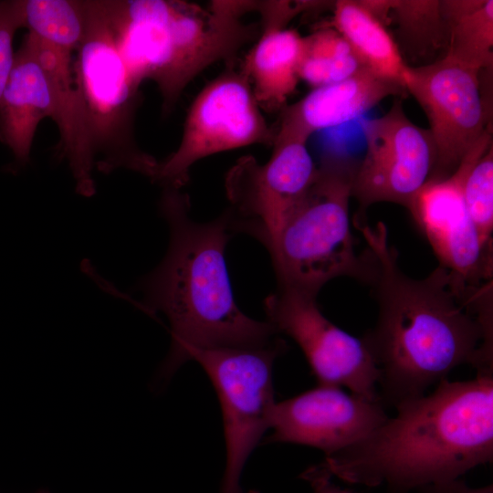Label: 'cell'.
<instances>
[{
  "instance_id": "cell-1",
  "label": "cell",
  "mask_w": 493,
  "mask_h": 493,
  "mask_svg": "<svg viewBox=\"0 0 493 493\" xmlns=\"http://www.w3.org/2000/svg\"><path fill=\"white\" fill-rule=\"evenodd\" d=\"M353 225L374 262L370 285L378 317L362 340L378 369L382 404L395 407L424 395L463 364L493 373L492 281L472 286L442 266L411 278L383 223Z\"/></svg>"
},
{
  "instance_id": "cell-2",
  "label": "cell",
  "mask_w": 493,
  "mask_h": 493,
  "mask_svg": "<svg viewBox=\"0 0 493 493\" xmlns=\"http://www.w3.org/2000/svg\"><path fill=\"white\" fill-rule=\"evenodd\" d=\"M368 435L320 463L332 477L408 493L493 459V373L439 382Z\"/></svg>"
},
{
  "instance_id": "cell-3",
  "label": "cell",
  "mask_w": 493,
  "mask_h": 493,
  "mask_svg": "<svg viewBox=\"0 0 493 493\" xmlns=\"http://www.w3.org/2000/svg\"><path fill=\"white\" fill-rule=\"evenodd\" d=\"M159 208L170 228L169 247L138 287L144 293L142 309L163 312L171 326L172 345L161 375H173L193 348L271 343L278 334L273 326L246 316L234 299L225 257L233 232L228 210L211 222L197 223L190 217L188 196L169 187Z\"/></svg>"
},
{
  "instance_id": "cell-4",
  "label": "cell",
  "mask_w": 493,
  "mask_h": 493,
  "mask_svg": "<svg viewBox=\"0 0 493 493\" xmlns=\"http://www.w3.org/2000/svg\"><path fill=\"white\" fill-rule=\"evenodd\" d=\"M256 5L215 1L204 9L181 1L126 0L116 22L118 48L137 82L157 84L166 115L198 73L258 35L255 24L241 18Z\"/></svg>"
},
{
  "instance_id": "cell-5",
  "label": "cell",
  "mask_w": 493,
  "mask_h": 493,
  "mask_svg": "<svg viewBox=\"0 0 493 493\" xmlns=\"http://www.w3.org/2000/svg\"><path fill=\"white\" fill-rule=\"evenodd\" d=\"M356 166L327 159L316 180L268 247L279 287L317 297L339 277L366 284L373 277L371 251L358 255L349 214Z\"/></svg>"
},
{
  "instance_id": "cell-6",
  "label": "cell",
  "mask_w": 493,
  "mask_h": 493,
  "mask_svg": "<svg viewBox=\"0 0 493 493\" xmlns=\"http://www.w3.org/2000/svg\"><path fill=\"white\" fill-rule=\"evenodd\" d=\"M83 28L73 69L95 158L103 173L128 169L153 181L157 162L137 145L139 87L115 42L105 0H82Z\"/></svg>"
},
{
  "instance_id": "cell-7",
  "label": "cell",
  "mask_w": 493,
  "mask_h": 493,
  "mask_svg": "<svg viewBox=\"0 0 493 493\" xmlns=\"http://www.w3.org/2000/svg\"><path fill=\"white\" fill-rule=\"evenodd\" d=\"M281 339L258 348L196 349L186 351L205 370L218 396L223 417L226 464L220 493H244V467L265 432L274 399L273 365L287 350Z\"/></svg>"
},
{
  "instance_id": "cell-8",
  "label": "cell",
  "mask_w": 493,
  "mask_h": 493,
  "mask_svg": "<svg viewBox=\"0 0 493 493\" xmlns=\"http://www.w3.org/2000/svg\"><path fill=\"white\" fill-rule=\"evenodd\" d=\"M24 8L25 26L36 40L55 99L59 157L68 163L76 191L92 196L95 158L73 69L83 28L82 0H25Z\"/></svg>"
},
{
  "instance_id": "cell-9",
  "label": "cell",
  "mask_w": 493,
  "mask_h": 493,
  "mask_svg": "<svg viewBox=\"0 0 493 493\" xmlns=\"http://www.w3.org/2000/svg\"><path fill=\"white\" fill-rule=\"evenodd\" d=\"M269 128L244 71L233 70L209 82L194 100L178 148L159 162L153 182L179 189L194 163L214 153L255 143L272 145Z\"/></svg>"
},
{
  "instance_id": "cell-10",
  "label": "cell",
  "mask_w": 493,
  "mask_h": 493,
  "mask_svg": "<svg viewBox=\"0 0 493 493\" xmlns=\"http://www.w3.org/2000/svg\"><path fill=\"white\" fill-rule=\"evenodd\" d=\"M318 173L307 141L293 136H276L264 165L253 158L238 161L226 184L232 230L252 235L268 249Z\"/></svg>"
},
{
  "instance_id": "cell-11",
  "label": "cell",
  "mask_w": 493,
  "mask_h": 493,
  "mask_svg": "<svg viewBox=\"0 0 493 493\" xmlns=\"http://www.w3.org/2000/svg\"><path fill=\"white\" fill-rule=\"evenodd\" d=\"M479 75L446 55L430 64L407 67L405 90L425 111L435 149L429 179L452 174L489 128V109L481 93Z\"/></svg>"
},
{
  "instance_id": "cell-12",
  "label": "cell",
  "mask_w": 493,
  "mask_h": 493,
  "mask_svg": "<svg viewBox=\"0 0 493 493\" xmlns=\"http://www.w3.org/2000/svg\"><path fill=\"white\" fill-rule=\"evenodd\" d=\"M264 308L278 333L289 336L303 351L318 383L347 388L380 401L378 369L362 338L337 327L320 311L316 297L279 287Z\"/></svg>"
},
{
  "instance_id": "cell-13",
  "label": "cell",
  "mask_w": 493,
  "mask_h": 493,
  "mask_svg": "<svg viewBox=\"0 0 493 493\" xmlns=\"http://www.w3.org/2000/svg\"><path fill=\"white\" fill-rule=\"evenodd\" d=\"M362 130L366 152L355 168L351 196L362 213L382 202L408 209L435 165V149L429 130L408 119L400 100L383 116L366 121Z\"/></svg>"
},
{
  "instance_id": "cell-14",
  "label": "cell",
  "mask_w": 493,
  "mask_h": 493,
  "mask_svg": "<svg viewBox=\"0 0 493 493\" xmlns=\"http://www.w3.org/2000/svg\"><path fill=\"white\" fill-rule=\"evenodd\" d=\"M488 129L466 153L452 174L429 179L407 209L439 260V266L472 286L492 281L493 254L483 246L464 200L465 179L492 145Z\"/></svg>"
},
{
  "instance_id": "cell-15",
  "label": "cell",
  "mask_w": 493,
  "mask_h": 493,
  "mask_svg": "<svg viewBox=\"0 0 493 493\" xmlns=\"http://www.w3.org/2000/svg\"><path fill=\"white\" fill-rule=\"evenodd\" d=\"M389 415L381 401L343 388L318 383L310 390L275 403L267 443H290L318 448L326 456L362 440Z\"/></svg>"
},
{
  "instance_id": "cell-16",
  "label": "cell",
  "mask_w": 493,
  "mask_h": 493,
  "mask_svg": "<svg viewBox=\"0 0 493 493\" xmlns=\"http://www.w3.org/2000/svg\"><path fill=\"white\" fill-rule=\"evenodd\" d=\"M405 93L399 83L362 68L349 78L315 88L300 100L285 106L276 135L308 141L315 131L348 122L385 98Z\"/></svg>"
},
{
  "instance_id": "cell-17",
  "label": "cell",
  "mask_w": 493,
  "mask_h": 493,
  "mask_svg": "<svg viewBox=\"0 0 493 493\" xmlns=\"http://www.w3.org/2000/svg\"><path fill=\"white\" fill-rule=\"evenodd\" d=\"M55 99L40 63L34 37L27 32L15 53L14 65L0 100V140L19 164L28 162L38 123L54 120Z\"/></svg>"
},
{
  "instance_id": "cell-18",
  "label": "cell",
  "mask_w": 493,
  "mask_h": 493,
  "mask_svg": "<svg viewBox=\"0 0 493 493\" xmlns=\"http://www.w3.org/2000/svg\"><path fill=\"white\" fill-rule=\"evenodd\" d=\"M263 13L261 37L246 58L244 73L254 84L257 102L267 109L285 107L296 89L304 37L283 28L285 23L267 11Z\"/></svg>"
},
{
  "instance_id": "cell-19",
  "label": "cell",
  "mask_w": 493,
  "mask_h": 493,
  "mask_svg": "<svg viewBox=\"0 0 493 493\" xmlns=\"http://www.w3.org/2000/svg\"><path fill=\"white\" fill-rule=\"evenodd\" d=\"M333 5L332 26L347 41L361 64L404 88V79L409 65L386 26L361 0H339Z\"/></svg>"
},
{
  "instance_id": "cell-20",
  "label": "cell",
  "mask_w": 493,
  "mask_h": 493,
  "mask_svg": "<svg viewBox=\"0 0 493 493\" xmlns=\"http://www.w3.org/2000/svg\"><path fill=\"white\" fill-rule=\"evenodd\" d=\"M447 34L446 56L481 72L493 66V1L444 0Z\"/></svg>"
},
{
  "instance_id": "cell-21",
  "label": "cell",
  "mask_w": 493,
  "mask_h": 493,
  "mask_svg": "<svg viewBox=\"0 0 493 493\" xmlns=\"http://www.w3.org/2000/svg\"><path fill=\"white\" fill-rule=\"evenodd\" d=\"M362 68L347 41L334 28L304 37L299 78L314 89L343 80Z\"/></svg>"
},
{
  "instance_id": "cell-22",
  "label": "cell",
  "mask_w": 493,
  "mask_h": 493,
  "mask_svg": "<svg viewBox=\"0 0 493 493\" xmlns=\"http://www.w3.org/2000/svg\"><path fill=\"white\" fill-rule=\"evenodd\" d=\"M383 24L397 25L400 36L413 50H435L446 42L447 34L437 0H386Z\"/></svg>"
},
{
  "instance_id": "cell-23",
  "label": "cell",
  "mask_w": 493,
  "mask_h": 493,
  "mask_svg": "<svg viewBox=\"0 0 493 493\" xmlns=\"http://www.w3.org/2000/svg\"><path fill=\"white\" fill-rule=\"evenodd\" d=\"M464 200L481 244L492 250L493 144L468 172L463 186Z\"/></svg>"
},
{
  "instance_id": "cell-24",
  "label": "cell",
  "mask_w": 493,
  "mask_h": 493,
  "mask_svg": "<svg viewBox=\"0 0 493 493\" xmlns=\"http://www.w3.org/2000/svg\"><path fill=\"white\" fill-rule=\"evenodd\" d=\"M25 26L24 0L0 1V100L14 65V37Z\"/></svg>"
},
{
  "instance_id": "cell-25",
  "label": "cell",
  "mask_w": 493,
  "mask_h": 493,
  "mask_svg": "<svg viewBox=\"0 0 493 493\" xmlns=\"http://www.w3.org/2000/svg\"><path fill=\"white\" fill-rule=\"evenodd\" d=\"M300 477L309 483L311 493H355L336 484L320 463L307 468Z\"/></svg>"
},
{
  "instance_id": "cell-26",
  "label": "cell",
  "mask_w": 493,
  "mask_h": 493,
  "mask_svg": "<svg viewBox=\"0 0 493 493\" xmlns=\"http://www.w3.org/2000/svg\"><path fill=\"white\" fill-rule=\"evenodd\" d=\"M420 493H493L492 484L479 488L470 487L461 477L426 485L418 489Z\"/></svg>"
},
{
  "instance_id": "cell-27",
  "label": "cell",
  "mask_w": 493,
  "mask_h": 493,
  "mask_svg": "<svg viewBox=\"0 0 493 493\" xmlns=\"http://www.w3.org/2000/svg\"><path fill=\"white\" fill-rule=\"evenodd\" d=\"M36 493H49V492L46 489H41V490L37 491Z\"/></svg>"
},
{
  "instance_id": "cell-28",
  "label": "cell",
  "mask_w": 493,
  "mask_h": 493,
  "mask_svg": "<svg viewBox=\"0 0 493 493\" xmlns=\"http://www.w3.org/2000/svg\"><path fill=\"white\" fill-rule=\"evenodd\" d=\"M244 493H259V492L254 489H250L247 492H244Z\"/></svg>"
}]
</instances>
